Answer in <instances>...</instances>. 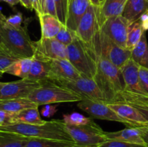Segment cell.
<instances>
[{
  "label": "cell",
  "mask_w": 148,
  "mask_h": 147,
  "mask_svg": "<svg viewBox=\"0 0 148 147\" xmlns=\"http://www.w3.org/2000/svg\"><path fill=\"white\" fill-rule=\"evenodd\" d=\"M96 63V74L93 79L102 93L106 103H116L124 91V82L121 70L106 59L91 43H87Z\"/></svg>",
  "instance_id": "1"
},
{
  "label": "cell",
  "mask_w": 148,
  "mask_h": 147,
  "mask_svg": "<svg viewBox=\"0 0 148 147\" xmlns=\"http://www.w3.org/2000/svg\"><path fill=\"white\" fill-rule=\"evenodd\" d=\"M65 125L63 120H52L42 124L15 122L0 126V132L13 133L28 138L75 142L66 131Z\"/></svg>",
  "instance_id": "2"
},
{
  "label": "cell",
  "mask_w": 148,
  "mask_h": 147,
  "mask_svg": "<svg viewBox=\"0 0 148 147\" xmlns=\"http://www.w3.org/2000/svg\"><path fill=\"white\" fill-rule=\"evenodd\" d=\"M140 66L132 59L120 69L124 82V91L116 103L148 105V95L143 90L139 77Z\"/></svg>",
  "instance_id": "3"
},
{
  "label": "cell",
  "mask_w": 148,
  "mask_h": 147,
  "mask_svg": "<svg viewBox=\"0 0 148 147\" xmlns=\"http://www.w3.org/2000/svg\"><path fill=\"white\" fill-rule=\"evenodd\" d=\"M1 43L19 59H32L35 55L34 41L30 40L26 27L17 28L5 22Z\"/></svg>",
  "instance_id": "4"
},
{
  "label": "cell",
  "mask_w": 148,
  "mask_h": 147,
  "mask_svg": "<svg viewBox=\"0 0 148 147\" xmlns=\"http://www.w3.org/2000/svg\"><path fill=\"white\" fill-rule=\"evenodd\" d=\"M27 98L38 106L62 102H78L83 99L70 89L50 82H42L41 85L34 89Z\"/></svg>",
  "instance_id": "5"
},
{
  "label": "cell",
  "mask_w": 148,
  "mask_h": 147,
  "mask_svg": "<svg viewBox=\"0 0 148 147\" xmlns=\"http://www.w3.org/2000/svg\"><path fill=\"white\" fill-rule=\"evenodd\" d=\"M67 48V59L81 74L93 79L96 74V63L87 43L77 37Z\"/></svg>",
  "instance_id": "6"
},
{
  "label": "cell",
  "mask_w": 148,
  "mask_h": 147,
  "mask_svg": "<svg viewBox=\"0 0 148 147\" xmlns=\"http://www.w3.org/2000/svg\"><path fill=\"white\" fill-rule=\"evenodd\" d=\"M90 43L106 59L119 69L131 59V50L117 45L100 30Z\"/></svg>",
  "instance_id": "7"
},
{
  "label": "cell",
  "mask_w": 148,
  "mask_h": 147,
  "mask_svg": "<svg viewBox=\"0 0 148 147\" xmlns=\"http://www.w3.org/2000/svg\"><path fill=\"white\" fill-rule=\"evenodd\" d=\"M66 129L77 145L98 146L107 140L105 131L93 120L82 125H70L66 124Z\"/></svg>",
  "instance_id": "8"
},
{
  "label": "cell",
  "mask_w": 148,
  "mask_h": 147,
  "mask_svg": "<svg viewBox=\"0 0 148 147\" xmlns=\"http://www.w3.org/2000/svg\"><path fill=\"white\" fill-rule=\"evenodd\" d=\"M62 87L70 89L79 95L82 99L100 101L106 103L103 94L93 79L82 75L76 80L66 81L56 84Z\"/></svg>",
  "instance_id": "9"
},
{
  "label": "cell",
  "mask_w": 148,
  "mask_h": 147,
  "mask_svg": "<svg viewBox=\"0 0 148 147\" xmlns=\"http://www.w3.org/2000/svg\"><path fill=\"white\" fill-rule=\"evenodd\" d=\"M132 24L122 15L114 16L103 23L100 30L117 45L127 48V35Z\"/></svg>",
  "instance_id": "10"
},
{
  "label": "cell",
  "mask_w": 148,
  "mask_h": 147,
  "mask_svg": "<svg viewBox=\"0 0 148 147\" xmlns=\"http://www.w3.org/2000/svg\"><path fill=\"white\" fill-rule=\"evenodd\" d=\"M77 107L95 118L121 122L128 127H134L131 122L121 118L106 102L83 99L80 102H78Z\"/></svg>",
  "instance_id": "11"
},
{
  "label": "cell",
  "mask_w": 148,
  "mask_h": 147,
  "mask_svg": "<svg viewBox=\"0 0 148 147\" xmlns=\"http://www.w3.org/2000/svg\"><path fill=\"white\" fill-rule=\"evenodd\" d=\"M100 30L98 7L91 3L79 21L76 30L77 36L85 43H90Z\"/></svg>",
  "instance_id": "12"
},
{
  "label": "cell",
  "mask_w": 148,
  "mask_h": 147,
  "mask_svg": "<svg viewBox=\"0 0 148 147\" xmlns=\"http://www.w3.org/2000/svg\"><path fill=\"white\" fill-rule=\"evenodd\" d=\"M40 85V82L27 79L6 82L0 89V100L27 98L30 93Z\"/></svg>",
  "instance_id": "13"
},
{
  "label": "cell",
  "mask_w": 148,
  "mask_h": 147,
  "mask_svg": "<svg viewBox=\"0 0 148 147\" xmlns=\"http://www.w3.org/2000/svg\"><path fill=\"white\" fill-rule=\"evenodd\" d=\"M34 45L36 48L34 56L46 60L67 59V48L55 37H40L37 41H34Z\"/></svg>",
  "instance_id": "14"
},
{
  "label": "cell",
  "mask_w": 148,
  "mask_h": 147,
  "mask_svg": "<svg viewBox=\"0 0 148 147\" xmlns=\"http://www.w3.org/2000/svg\"><path fill=\"white\" fill-rule=\"evenodd\" d=\"M51 70L47 82L58 84L66 81L76 80L82 76L80 72L68 59L50 60Z\"/></svg>",
  "instance_id": "15"
},
{
  "label": "cell",
  "mask_w": 148,
  "mask_h": 147,
  "mask_svg": "<svg viewBox=\"0 0 148 147\" xmlns=\"http://www.w3.org/2000/svg\"><path fill=\"white\" fill-rule=\"evenodd\" d=\"M90 4V0H68L65 25L76 32L79 21Z\"/></svg>",
  "instance_id": "16"
},
{
  "label": "cell",
  "mask_w": 148,
  "mask_h": 147,
  "mask_svg": "<svg viewBox=\"0 0 148 147\" xmlns=\"http://www.w3.org/2000/svg\"><path fill=\"white\" fill-rule=\"evenodd\" d=\"M107 105L121 118L131 122L135 128L148 125L144 116L132 105L126 103H107Z\"/></svg>",
  "instance_id": "17"
},
{
  "label": "cell",
  "mask_w": 148,
  "mask_h": 147,
  "mask_svg": "<svg viewBox=\"0 0 148 147\" xmlns=\"http://www.w3.org/2000/svg\"><path fill=\"white\" fill-rule=\"evenodd\" d=\"M105 135L107 138L110 140H117V141H121L147 146L142 136L141 130L140 128L128 127L121 131H114V132H106L105 131Z\"/></svg>",
  "instance_id": "18"
},
{
  "label": "cell",
  "mask_w": 148,
  "mask_h": 147,
  "mask_svg": "<svg viewBox=\"0 0 148 147\" xmlns=\"http://www.w3.org/2000/svg\"><path fill=\"white\" fill-rule=\"evenodd\" d=\"M128 0H104L98 7L100 27L108 18L121 15Z\"/></svg>",
  "instance_id": "19"
},
{
  "label": "cell",
  "mask_w": 148,
  "mask_h": 147,
  "mask_svg": "<svg viewBox=\"0 0 148 147\" xmlns=\"http://www.w3.org/2000/svg\"><path fill=\"white\" fill-rule=\"evenodd\" d=\"M51 70L50 60L34 56L33 58L31 68L27 79L35 82H47Z\"/></svg>",
  "instance_id": "20"
},
{
  "label": "cell",
  "mask_w": 148,
  "mask_h": 147,
  "mask_svg": "<svg viewBox=\"0 0 148 147\" xmlns=\"http://www.w3.org/2000/svg\"><path fill=\"white\" fill-rule=\"evenodd\" d=\"M41 29V37L54 38L59 33L63 24L57 17L49 14L42 13L38 15Z\"/></svg>",
  "instance_id": "21"
},
{
  "label": "cell",
  "mask_w": 148,
  "mask_h": 147,
  "mask_svg": "<svg viewBox=\"0 0 148 147\" xmlns=\"http://www.w3.org/2000/svg\"><path fill=\"white\" fill-rule=\"evenodd\" d=\"M148 12L146 0H128L121 15L131 23L138 21L144 13Z\"/></svg>",
  "instance_id": "22"
},
{
  "label": "cell",
  "mask_w": 148,
  "mask_h": 147,
  "mask_svg": "<svg viewBox=\"0 0 148 147\" xmlns=\"http://www.w3.org/2000/svg\"><path fill=\"white\" fill-rule=\"evenodd\" d=\"M39 107L37 104L32 102L28 98L0 100V110L7 112L17 113L25 109Z\"/></svg>",
  "instance_id": "23"
},
{
  "label": "cell",
  "mask_w": 148,
  "mask_h": 147,
  "mask_svg": "<svg viewBox=\"0 0 148 147\" xmlns=\"http://www.w3.org/2000/svg\"><path fill=\"white\" fill-rule=\"evenodd\" d=\"M131 59L140 66L148 69V44L145 31L139 43L132 50Z\"/></svg>",
  "instance_id": "24"
},
{
  "label": "cell",
  "mask_w": 148,
  "mask_h": 147,
  "mask_svg": "<svg viewBox=\"0 0 148 147\" xmlns=\"http://www.w3.org/2000/svg\"><path fill=\"white\" fill-rule=\"evenodd\" d=\"M46 120L40 117V113L38 110V107L27 108L20 112L14 114L13 123L23 122L27 124H42Z\"/></svg>",
  "instance_id": "25"
},
{
  "label": "cell",
  "mask_w": 148,
  "mask_h": 147,
  "mask_svg": "<svg viewBox=\"0 0 148 147\" xmlns=\"http://www.w3.org/2000/svg\"><path fill=\"white\" fill-rule=\"evenodd\" d=\"M30 138L13 133L0 132V147H25Z\"/></svg>",
  "instance_id": "26"
},
{
  "label": "cell",
  "mask_w": 148,
  "mask_h": 147,
  "mask_svg": "<svg viewBox=\"0 0 148 147\" xmlns=\"http://www.w3.org/2000/svg\"><path fill=\"white\" fill-rule=\"evenodd\" d=\"M32 59H20L14 62L7 70L6 73L21 79H27L31 68Z\"/></svg>",
  "instance_id": "27"
},
{
  "label": "cell",
  "mask_w": 148,
  "mask_h": 147,
  "mask_svg": "<svg viewBox=\"0 0 148 147\" xmlns=\"http://www.w3.org/2000/svg\"><path fill=\"white\" fill-rule=\"evenodd\" d=\"M75 144V142L71 141L30 138L25 147H72Z\"/></svg>",
  "instance_id": "28"
},
{
  "label": "cell",
  "mask_w": 148,
  "mask_h": 147,
  "mask_svg": "<svg viewBox=\"0 0 148 147\" xmlns=\"http://www.w3.org/2000/svg\"><path fill=\"white\" fill-rule=\"evenodd\" d=\"M19 59H20L13 54L2 43H0V77Z\"/></svg>",
  "instance_id": "29"
},
{
  "label": "cell",
  "mask_w": 148,
  "mask_h": 147,
  "mask_svg": "<svg viewBox=\"0 0 148 147\" xmlns=\"http://www.w3.org/2000/svg\"><path fill=\"white\" fill-rule=\"evenodd\" d=\"M144 32L145 30H143L139 20L133 22L129 29L127 40V48L132 51V50L139 43Z\"/></svg>",
  "instance_id": "30"
},
{
  "label": "cell",
  "mask_w": 148,
  "mask_h": 147,
  "mask_svg": "<svg viewBox=\"0 0 148 147\" xmlns=\"http://www.w3.org/2000/svg\"><path fill=\"white\" fill-rule=\"evenodd\" d=\"M63 120L65 124L70 125H86L92 120V118L84 116L83 115L77 112L66 114L63 115Z\"/></svg>",
  "instance_id": "31"
},
{
  "label": "cell",
  "mask_w": 148,
  "mask_h": 147,
  "mask_svg": "<svg viewBox=\"0 0 148 147\" xmlns=\"http://www.w3.org/2000/svg\"><path fill=\"white\" fill-rule=\"evenodd\" d=\"M77 37V36L76 32L68 28L66 25L63 24L55 38L60 43H63L66 46H68L71 43H73V41Z\"/></svg>",
  "instance_id": "32"
},
{
  "label": "cell",
  "mask_w": 148,
  "mask_h": 147,
  "mask_svg": "<svg viewBox=\"0 0 148 147\" xmlns=\"http://www.w3.org/2000/svg\"><path fill=\"white\" fill-rule=\"evenodd\" d=\"M97 147H147L145 146L139 145V144H131V143L124 142L117 140H107L105 142L102 143Z\"/></svg>",
  "instance_id": "33"
},
{
  "label": "cell",
  "mask_w": 148,
  "mask_h": 147,
  "mask_svg": "<svg viewBox=\"0 0 148 147\" xmlns=\"http://www.w3.org/2000/svg\"><path fill=\"white\" fill-rule=\"evenodd\" d=\"M55 4H56V14H57V18L59 21L65 25V21H66V7L65 4L64 0H54Z\"/></svg>",
  "instance_id": "34"
},
{
  "label": "cell",
  "mask_w": 148,
  "mask_h": 147,
  "mask_svg": "<svg viewBox=\"0 0 148 147\" xmlns=\"http://www.w3.org/2000/svg\"><path fill=\"white\" fill-rule=\"evenodd\" d=\"M23 22V14L20 12H17L16 13V14H12V15H10L9 17H7L5 22L7 23V24H10V25L12 26V27L20 28V27H23V26H22Z\"/></svg>",
  "instance_id": "35"
},
{
  "label": "cell",
  "mask_w": 148,
  "mask_h": 147,
  "mask_svg": "<svg viewBox=\"0 0 148 147\" xmlns=\"http://www.w3.org/2000/svg\"><path fill=\"white\" fill-rule=\"evenodd\" d=\"M139 77H140V82L142 88L148 95V69L140 66Z\"/></svg>",
  "instance_id": "36"
},
{
  "label": "cell",
  "mask_w": 148,
  "mask_h": 147,
  "mask_svg": "<svg viewBox=\"0 0 148 147\" xmlns=\"http://www.w3.org/2000/svg\"><path fill=\"white\" fill-rule=\"evenodd\" d=\"M14 114V113H12V112H7V111L0 110V126L13 123Z\"/></svg>",
  "instance_id": "37"
},
{
  "label": "cell",
  "mask_w": 148,
  "mask_h": 147,
  "mask_svg": "<svg viewBox=\"0 0 148 147\" xmlns=\"http://www.w3.org/2000/svg\"><path fill=\"white\" fill-rule=\"evenodd\" d=\"M57 110L58 109L56 105H52L51 104H48V105H44V107L40 110V113L43 117L51 118L53 115H54V114L57 112Z\"/></svg>",
  "instance_id": "38"
},
{
  "label": "cell",
  "mask_w": 148,
  "mask_h": 147,
  "mask_svg": "<svg viewBox=\"0 0 148 147\" xmlns=\"http://www.w3.org/2000/svg\"><path fill=\"white\" fill-rule=\"evenodd\" d=\"M43 13L51 14V15H53L54 16V17H57L56 4H55L54 0H46V1H45V6Z\"/></svg>",
  "instance_id": "39"
},
{
  "label": "cell",
  "mask_w": 148,
  "mask_h": 147,
  "mask_svg": "<svg viewBox=\"0 0 148 147\" xmlns=\"http://www.w3.org/2000/svg\"><path fill=\"white\" fill-rule=\"evenodd\" d=\"M129 105H132L137 108L148 122V105H139V104H129Z\"/></svg>",
  "instance_id": "40"
},
{
  "label": "cell",
  "mask_w": 148,
  "mask_h": 147,
  "mask_svg": "<svg viewBox=\"0 0 148 147\" xmlns=\"http://www.w3.org/2000/svg\"><path fill=\"white\" fill-rule=\"evenodd\" d=\"M139 22L141 24L142 27H143V30L145 31L148 30V12L144 13L141 17L139 19Z\"/></svg>",
  "instance_id": "41"
},
{
  "label": "cell",
  "mask_w": 148,
  "mask_h": 147,
  "mask_svg": "<svg viewBox=\"0 0 148 147\" xmlns=\"http://www.w3.org/2000/svg\"><path fill=\"white\" fill-rule=\"evenodd\" d=\"M140 128L141 130L143 138L144 139L145 142L146 146L148 147V125L147 126L140 127Z\"/></svg>",
  "instance_id": "42"
},
{
  "label": "cell",
  "mask_w": 148,
  "mask_h": 147,
  "mask_svg": "<svg viewBox=\"0 0 148 147\" xmlns=\"http://www.w3.org/2000/svg\"><path fill=\"white\" fill-rule=\"evenodd\" d=\"M6 19H7V17L2 14V12L0 10V43L1 42V33H2L3 27L5 24Z\"/></svg>",
  "instance_id": "43"
},
{
  "label": "cell",
  "mask_w": 148,
  "mask_h": 147,
  "mask_svg": "<svg viewBox=\"0 0 148 147\" xmlns=\"http://www.w3.org/2000/svg\"><path fill=\"white\" fill-rule=\"evenodd\" d=\"M20 4H21L23 7H25L26 9L30 10V11L33 10V5H32V3L31 1H30V0H20Z\"/></svg>",
  "instance_id": "44"
},
{
  "label": "cell",
  "mask_w": 148,
  "mask_h": 147,
  "mask_svg": "<svg viewBox=\"0 0 148 147\" xmlns=\"http://www.w3.org/2000/svg\"><path fill=\"white\" fill-rule=\"evenodd\" d=\"M32 3V5H33V10L36 11L37 15L40 14V6H39V2L38 0H30Z\"/></svg>",
  "instance_id": "45"
},
{
  "label": "cell",
  "mask_w": 148,
  "mask_h": 147,
  "mask_svg": "<svg viewBox=\"0 0 148 147\" xmlns=\"http://www.w3.org/2000/svg\"><path fill=\"white\" fill-rule=\"evenodd\" d=\"M3 1V2H6L11 7H14V6L17 5V4L20 3V0H0V2Z\"/></svg>",
  "instance_id": "46"
},
{
  "label": "cell",
  "mask_w": 148,
  "mask_h": 147,
  "mask_svg": "<svg viewBox=\"0 0 148 147\" xmlns=\"http://www.w3.org/2000/svg\"><path fill=\"white\" fill-rule=\"evenodd\" d=\"M45 1H46V0H38L39 6H40V14L43 13V10H44V6H45Z\"/></svg>",
  "instance_id": "47"
},
{
  "label": "cell",
  "mask_w": 148,
  "mask_h": 147,
  "mask_svg": "<svg viewBox=\"0 0 148 147\" xmlns=\"http://www.w3.org/2000/svg\"><path fill=\"white\" fill-rule=\"evenodd\" d=\"M90 2L92 3L93 5L99 7L100 5V0H90Z\"/></svg>",
  "instance_id": "48"
},
{
  "label": "cell",
  "mask_w": 148,
  "mask_h": 147,
  "mask_svg": "<svg viewBox=\"0 0 148 147\" xmlns=\"http://www.w3.org/2000/svg\"><path fill=\"white\" fill-rule=\"evenodd\" d=\"M72 147H97V146H79V145H77V144H75V146H73Z\"/></svg>",
  "instance_id": "49"
},
{
  "label": "cell",
  "mask_w": 148,
  "mask_h": 147,
  "mask_svg": "<svg viewBox=\"0 0 148 147\" xmlns=\"http://www.w3.org/2000/svg\"><path fill=\"white\" fill-rule=\"evenodd\" d=\"M4 82H1V83H0V89H1V88L2 87V86H3V84H4Z\"/></svg>",
  "instance_id": "50"
},
{
  "label": "cell",
  "mask_w": 148,
  "mask_h": 147,
  "mask_svg": "<svg viewBox=\"0 0 148 147\" xmlns=\"http://www.w3.org/2000/svg\"><path fill=\"white\" fill-rule=\"evenodd\" d=\"M67 1H68V0H64L65 4H66V6H67Z\"/></svg>",
  "instance_id": "51"
},
{
  "label": "cell",
  "mask_w": 148,
  "mask_h": 147,
  "mask_svg": "<svg viewBox=\"0 0 148 147\" xmlns=\"http://www.w3.org/2000/svg\"><path fill=\"white\" fill-rule=\"evenodd\" d=\"M103 1H104V0H100V4H101V3H102ZM99 6H100V5H99Z\"/></svg>",
  "instance_id": "52"
},
{
  "label": "cell",
  "mask_w": 148,
  "mask_h": 147,
  "mask_svg": "<svg viewBox=\"0 0 148 147\" xmlns=\"http://www.w3.org/2000/svg\"><path fill=\"white\" fill-rule=\"evenodd\" d=\"M146 1H147V3H148V0H146Z\"/></svg>",
  "instance_id": "53"
},
{
  "label": "cell",
  "mask_w": 148,
  "mask_h": 147,
  "mask_svg": "<svg viewBox=\"0 0 148 147\" xmlns=\"http://www.w3.org/2000/svg\"><path fill=\"white\" fill-rule=\"evenodd\" d=\"M0 83H1V82H0Z\"/></svg>",
  "instance_id": "54"
},
{
  "label": "cell",
  "mask_w": 148,
  "mask_h": 147,
  "mask_svg": "<svg viewBox=\"0 0 148 147\" xmlns=\"http://www.w3.org/2000/svg\"></svg>",
  "instance_id": "55"
}]
</instances>
